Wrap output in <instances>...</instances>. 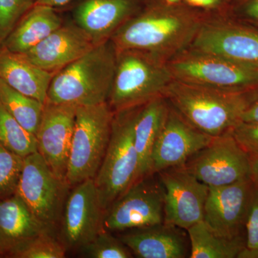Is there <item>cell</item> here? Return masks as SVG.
Instances as JSON below:
<instances>
[{"label":"cell","mask_w":258,"mask_h":258,"mask_svg":"<svg viewBox=\"0 0 258 258\" xmlns=\"http://www.w3.org/2000/svg\"><path fill=\"white\" fill-rule=\"evenodd\" d=\"M180 82L229 91L246 92L258 87V69L188 47L167 62Z\"/></svg>","instance_id":"cell-7"},{"label":"cell","mask_w":258,"mask_h":258,"mask_svg":"<svg viewBox=\"0 0 258 258\" xmlns=\"http://www.w3.org/2000/svg\"><path fill=\"white\" fill-rule=\"evenodd\" d=\"M53 8L33 5L7 37L3 46L15 53H24L62 26Z\"/></svg>","instance_id":"cell-23"},{"label":"cell","mask_w":258,"mask_h":258,"mask_svg":"<svg viewBox=\"0 0 258 258\" xmlns=\"http://www.w3.org/2000/svg\"><path fill=\"white\" fill-rule=\"evenodd\" d=\"M164 1L169 3V4H177V3H181L184 0H164Z\"/></svg>","instance_id":"cell-39"},{"label":"cell","mask_w":258,"mask_h":258,"mask_svg":"<svg viewBox=\"0 0 258 258\" xmlns=\"http://www.w3.org/2000/svg\"><path fill=\"white\" fill-rule=\"evenodd\" d=\"M24 158L0 144V200L16 192Z\"/></svg>","instance_id":"cell-29"},{"label":"cell","mask_w":258,"mask_h":258,"mask_svg":"<svg viewBox=\"0 0 258 258\" xmlns=\"http://www.w3.org/2000/svg\"><path fill=\"white\" fill-rule=\"evenodd\" d=\"M33 5V0H0V46Z\"/></svg>","instance_id":"cell-30"},{"label":"cell","mask_w":258,"mask_h":258,"mask_svg":"<svg viewBox=\"0 0 258 258\" xmlns=\"http://www.w3.org/2000/svg\"><path fill=\"white\" fill-rule=\"evenodd\" d=\"M96 45L92 37L77 24L62 25L40 43L20 55L37 67L56 74Z\"/></svg>","instance_id":"cell-17"},{"label":"cell","mask_w":258,"mask_h":258,"mask_svg":"<svg viewBox=\"0 0 258 258\" xmlns=\"http://www.w3.org/2000/svg\"><path fill=\"white\" fill-rule=\"evenodd\" d=\"M188 171L209 187L232 184L250 176V157L230 132L214 137L184 164Z\"/></svg>","instance_id":"cell-11"},{"label":"cell","mask_w":258,"mask_h":258,"mask_svg":"<svg viewBox=\"0 0 258 258\" xmlns=\"http://www.w3.org/2000/svg\"><path fill=\"white\" fill-rule=\"evenodd\" d=\"M77 106L45 103L36 135L37 150L51 170L66 180Z\"/></svg>","instance_id":"cell-15"},{"label":"cell","mask_w":258,"mask_h":258,"mask_svg":"<svg viewBox=\"0 0 258 258\" xmlns=\"http://www.w3.org/2000/svg\"><path fill=\"white\" fill-rule=\"evenodd\" d=\"M52 232L16 194L0 200V257H13L28 241Z\"/></svg>","instance_id":"cell-20"},{"label":"cell","mask_w":258,"mask_h":258,"mask_svg":"<svg viewBox=\"0 0 258 258\" xmlns=\"http://www.w3.org/2000/svg\"><path fill=\"white\" fill-rule=\"evenodd\" d=\"M185 3L192 8L203 10H215L225 8V0H184Z\"/></svg>","instance_id":"cell-35"},{"label":"cell","mask_w":258,"mask_h":258,"mask_svg":"<svg viewBox=\"0 0 258 258\" xmlns=\"http://www.w3.org/2000/svg\"><path fill=\"white\" fill-rule=\"evenodd\" d=\"M71 187L51 170L38 152L24 157L15 194L52 231L60 224Z\"/></svg>","instance_id":"cell-9"},{"label":"cell","mask_w":258,"mask_h":258,"mask_svg":"<svg viewBox=\"0 0 258 258\" xmlns=\"http://www.w3.org/2000/svg\"><path fill=\"white\" fill-rule=\"evenodd\" d=\"M113 116L108 102L77 106L66 174L71 187L96 176L109 144Z\"/></svg>","instance_id":"cell-6"},{"label":"cell","mask_w":258,"mask_h":258,"mask_svg":"<svg viewBox=\"0 0 258 258\" xmlns=\"http://www.w3.org/2000/svg\"><path fill=\"white\" fill-rule=\"evenodd\" d=\"M246 246L258 249V189L255 186L245 225Z\"/></svg>","instance_id":"cell-33"},{"label":"cell","mask_w":258,"mask_h":258,"mask_svg":"<svg viewBox=\"0 0 258 258\" xmlns=\"http://www.w3.org/2000/svg\"><path fill=\"white\" fill-rule=\"evenodd\" d=\"M225 8L207 11L189 47L258 69L257 29L231 18Z\"/></svg>","instance_id":"cell-8"},{"label":"cell","mask_w":258,"mask_h":258,"mask_svg":"<svg viewBox=\"0 0 258 258\" xmlns=\"http://www.w3.org/2000/svg\"><path fill=\"white\" fill-rule=\"evenodd\" d=\"M230 132L249 157L258 156V122L240 121Z\"/></svg>","instance_id":"cell-32"},{"label":"cell","mask_w":258,"mask_h":258,"mask_svg":"<svg viewBox=\"0 0 258 258\" xmlns=\"http://www.w3.org/2000/svg\"><path fill=\"white\" fill-rule=\"evenodd\" d=\"M55 75L0 46V79L19 92L45 103Z\"/></svg>","instance_id":"cell-21"},{"label":"cell","mask_w":258,"mask_h":258,"mask_svg":"<svg viewBox=\"0 0 258 258\" xmlns=\"http://www.w3.org/2000/svg\"><path fill=\"white\" fill-rule=\"evenodd\" d=\"M232 1V0H225L226 3H229L230 2Z\"/></svg>","instance_id":"cell-40"},{"label":"cell","mask_w":258,"mask_h":258,"mask_svg":"<svg viewBox=\"0 0 258 258\" xmlns=\"http://www.w3.org/2000/svg\"><path fill=\"white\" fill-rule=\"evenodd\" d=\"M71 1V0H35L34 2V5L54 8L55 7H60L68 4Z\"/></svg>","instance_id":"cell-37"},{"label":"cell","mask_w":258,"mask_h":258,"mask_svg":"<svg viewBox=\"0 0 258 258\" xmlns=\"http://www.w3.org/2000/svg\"><path fill=\"white\" fill-rule=\"evenodd\" d=\"M213 138L195 128L170 106L153 152L152 174L184 165Z\"/></svg>","instance_id":"cell-16"},{"label":"cell","mask_w":258,"mask_h":258,"mask_svg":"<svg viewBox=\"0 0 258 258\" xmlns=\"http://www.w3.org/2000/svg\"><path fill=\"white\" fill-rule=\"evenodd\" d=\"M237 258H258V249L252 248L245 245L241 249Z\"/></svg>","instance_id":"cell-38"},{"label":"cell","mask_w":258,"mask_h":258,"mask_svg":"<svg viewBox=\"0 0 258 258\" xmlns=\"http://www.w3.org/2000/svg\"><path fill=\"white\" fill-rule=\"evenodd\" d=\"M254 189L250 176L232 184L209 187L204 221L225 237L245 236Z\"/></svg>","instance_id":"cell-14"},{"label":"cell","mask_w":258,"mask_h":258,"mask_svg":"<svg viewBox=\"0 0 258 258\" xmlns=\"http://www.w3.org/2000/svg\"><path fill=\"white\" fill-rule=\"evenodd\" d=\"M105 212L94 179L86 180L74 186L66 200L60 221V240L67 250H79L104 230Z\"/></svg>","instance_id":"cell-13"},{"label":"cell","mask_w":258,"mask_h":258,"mask_svg":"<svg viewBox=\"0 0 258 258\" xmlns=\"http://www.w3.org/2000/svg\"><path fill=\"white\" fill-rule=\"evenodd\" d=\"M116 57V49L111 40L98 44L56 73L45 103L86 106L108 102Z\"/></svg>","instance_id":"cell-2"},{"label":"cell","mask_w":258,"mask_h":258,"mask_svg":"<svg viewBox=\"0 0 258 258\" xmlns=\"http://www.w3.org/2000/svg\"><path fill=\"white\" fill-rule=\"evenodd\" d=\"M190 258H237L245 247L246 237H225L212 229L207 222L195 224L187 230Z\"/></svg>","instance_id":"cell-24"},{"label":"cell","mask_w":258,"mask_h":258,"mask_svg":"<svg viewBox=\"0 0 258 258\" xmlns=\"http://www.w3.org/2000/svg\"><path fill=\"white\" fill-rule=\"evenodd\" d=\"M80 255L88 258H132L130 249L113 232L103 230L91 242L79 249Z\"/></svg>","instance_id":"cell-27"},{"label":"cell","mask_w":258,"mask_h":258,"mask_svg":"<svg viewBox=\"0 0 258 258\" xmlns=\"http://www.w3.org/2000/svg\"><path fill=\"white\" fill-rule=\"evenodd\" d=\"M164 222V189L157 173L134 182L105 212L104 230L121 232Z\"/></svg>","instance_id":"cell-10"},{"label":"cell","mask_w":258,"mask_h":258,"mask_svg":"<svg viewBox=\"0 0 258 258\" xmlns=\"http://www.w3.org/2000/svg\"><path fill=\"white\" fill-rule=\"evenodd\" d=\"M208 10L184 1L145 0L142 8L111 37L117 51H142L168 62L189 47Z\"/></svg>","instance_id":"cell-1"},{"label":"cell","mask_w":258,"mask_h":258,"mask_svg":"<svg viewBox=\"0 0 258 258\" xmlns=\"http://www.w3.org/2000/svg\"><path fill=\"white\" fill-rule=\"evenodd\" d=\"M169 107L165 97L160 96L148 102L139 111L134 129V144L139 161L137 181L152 174L153 152Z\"/></svg>","instance_id":"cell-22"},{"label":"cell","mask_w":258,"mask_h":258,"mask_svg":"<svg viewBox=\"0 0 258 258\" xmlns=\"http://www.w3.org/2000/svg\"><path fill=\"white\" fill-rule=\"evenodd\" d=\"M254 89L229 92L174 80L164 96L188 123L203 133L216 137L230 132L240 123Z\"/></svg>","instance_id":"cell-3"},{"label":"cell","mask_w":258,"mask_h":258,"mask_svg":"<svg viewBox=\"0 0 258 258\" xmlns=\"http://www.w3.org/2000/svg\"><path fill=\"white\" fill-rule=\"evenodd\" d=\"M225 10L231 18L258 30V0H232Z\"/></svg>","instance_id":"cell-31"},{"label":"cell","mask_w":258,"mask_h":258,"mask_svg":"<svg viewBox=\"0 0 258 258\" xmlns=\"http://www.w3.org/2000/svg\"><path fill=\"white\" fill-rule=\"evenodd\" d=\"M164 189V223L187 230L203 221L209 186L184 165L157 173Z\"/></svg>","instance_id":"cell-12"},{"label":"cell","mask_w":258,"mask_h":258,"mask_svg":"<svg viewBox=\"0 0 258 258\" xmlns=\"http://www.w3.org/2000/svg\"><path fill=\"white\" fill-rule=\"evenodd\" d=\"M250 157V178L258 189V156Z\"/></svg>","instance_id":"cell-36"},{"label":"cell","mask_w":258,"mask_h":258,"mask_svg":"<svg viewBox=\"0 0 258 258\" xmlns=\"http://www.w3.org/2000/svg\"><path fill=\"white\" fill-rule=\"evenodd\" d=\"M174 80L166 61L142 51H117L108 105L114 112L143 106L164 96Z\"/></svg>","instance_id":"cell-4"},{"label":"cell","mask_w":258,"mask_h":258,"mask_svg":"<svg viewBox=\"0 0 258 258\" xmlns=\"http://www.w3.org/2000/svg\"><path fill=\"white\" fill-rule=\"evenodd\" d=\"M118 237L139 258L189 257V237L184 229L166 223L118 232Z\"/></svg>","instance_id":"cell-18"},{"label":"cell","mask_w":258,"mask_h":258,"mask_svg":"<svg viewBox=\"0 0 258 258\" xmlns=\"http://www.w3.org/2000/svg\"><path fill=\"white\" fill-rule=\"evenodd\" d=\"M0 144L23 158L38 152L36 137L24 128L1 103Z\"/></svg>","instance_id":"cell-26"},{"label":"cell","mask_w":258,"mask_h":258,"mask_svg":"<svg viewBox=\"0 0 258 258\" xmlns=\"http://www.w3.org/2000/svg\"><path fill=\"white\" fill-rule=\"evenodd\" d=\"M143 106L114 112L109 144L93 179L105 212L138 179L139 161L134 129Z\"/></svg>","instance_id":"cell-5"},{"label":"cell","mask_w":258,"mask_h":258,"mask_svg":"<svg viewBox=\"0 0 258 258\" xmlns=\"http://www.w3.org/2000/svg\"><path fill=\"white\" fill-rule=\"evenodd\" d=\"M241 121L258 122V87L252 92L250 101L242 113Z\"/></svg>","instance_id":"cell-34"},{"label":"cell","mask_w":258,"mask_h":258,"mask_svg":"<svg viewBox=\"0 0 258 258\" xmlns=\"http://www.w3.org/2000/svg\"><path fill=\"white\" fill-rule=\"evenodd\" d=\"M0 103L24 128L36 135L45 103L19 92L1 79Z\"/></svg>","instance_id":"cell-25"},{"label":"cell","mask_w":258,"mask_h":258,"mask_svg":"<svg viewBox=\"0 0 258 258\" xmlns=\"http://www.w3.org/2000/svg\"><path fill=\"white\" fill-rule=\"evenodd\" d=\"M66 246L52 235L45 232L28 241L13 256V258H63Z\"/></svg>","instance_id":"cell-28"},{"label":"cell","mask_w":258,"mask_h":258,"mask_svg":"<svg viewBox=\"0 0 258 258\" xmlns=\"http://www.w3.org/2000/svg\"><path fill=\"white\" fill-rule=\"evenodd\" d=\"M145 0H86L75 13L76 24L96 45L111 40L118 28L142 8Z\"/></svg>","instance_id":"cell-19"}]
</instances>
